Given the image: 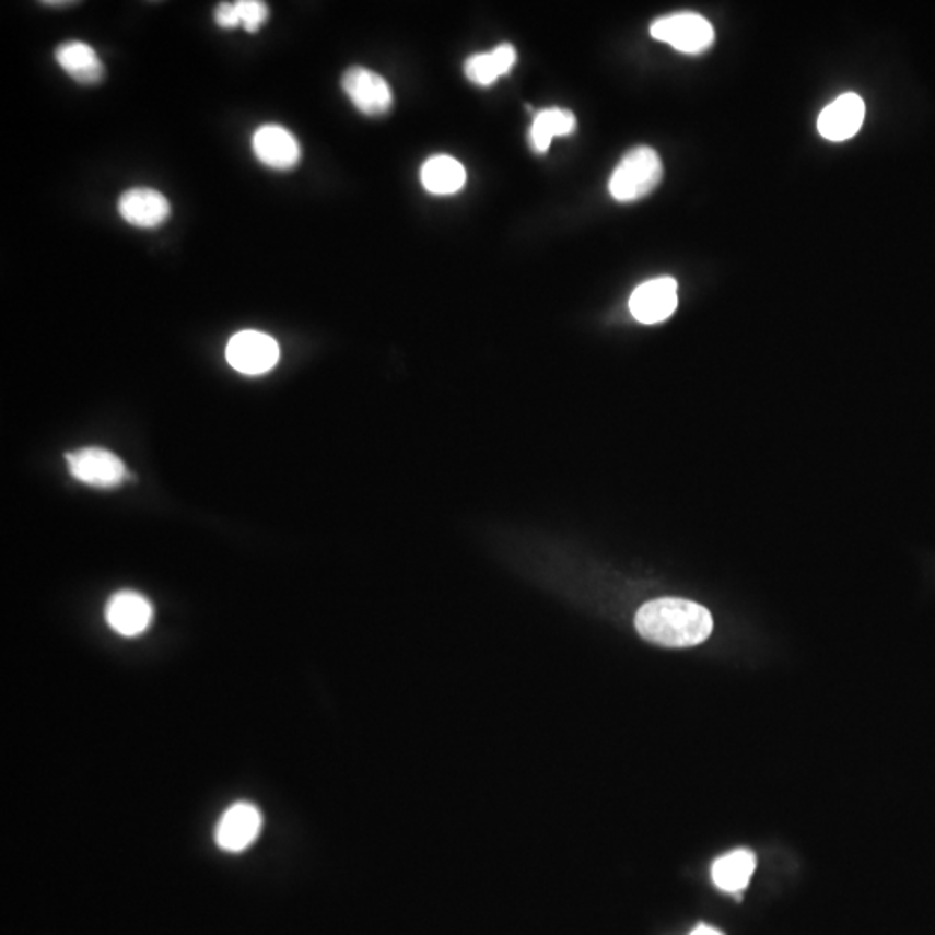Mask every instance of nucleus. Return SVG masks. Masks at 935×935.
<instances>
[{
  "instance_id": "nucleus-6",
  "label": "nucleus",
  "mask_w": 935,
  "mask_h": 935,
  "mask_svg": "<svg viewBox=\"0 0 935 935\" xmlns=\"http://www.w3.org/2000/svg\"><path fill=\"white\" fill-rule=\"evenodd\" d=\"M262 813L255 804L234 803L222 813L215 825V844L222 851L237 854L246 851L262 831Z\"/></svg>"
},
{
  "instance_id": "nucleus-4",
  "label": "nucleus",
  "mask_w": 935,
  "mask_h": 935,
  "mask_svg": "<svg viewBox=\"0 0 935 935\" xmlns=\"http://www.w3.org/2000/svg\"><path fill=\"white\" fill-rule=\"evenodd\" d=\"M68 470L77 482L96 489H113L125 482L127 468L117 454L101 447H83L67 454Z\"/></svg>"
},
{
  "instance_id": "nucleus-10",
  "label": "nucleus",
  "mask_w": 935,
  "mask_h": 935,
  "mask_svg": "<svg viewBox=\"0 0 935 935\" xmlns=\"http://www.w3.org/2000/svg\"><path fill=\"white\" fill-rule=\"evenodd\" d=\"M106 622L113 631L124 638L141 636L153 620L150 599L138 591H118L106 605Z\"/></svg>"
},
{
  "instance_id": "nucleus-21",
  "label": "nucleus",
  "mask_w": 935,
  "mask_h": 935,
  "mask_svg": "<svg viewBox=\"0 0 935 935\" xmlns=\"http://www.w3.org/2000/svg\"><path fill=\"white\" fill-rule=\"evenodd\" d=\"M46 5H68L73 4V2H44Z\"/></svg>"
},
{
  "instance_id": "nucleus-16",
  "label": "nucleus",
  "mask_w": 935,
  "mask_h": 935,
  "mask_svg": "<svg viewBox=\"0 0 935 935\" xmlns=\"http://www.w3.org/2000/svg\"><path fill=\"white\" fill-rule=\"evenodd\" d=\"M577 129L575 115L569 109H540L534 117L533 127L528 130V142L536 153L542 154L549 150L554 138H566Z\"/></svg>"
},
{
  "instance_id": "nucleus-13",
  "label": "nucleus",
  "mask_w": 935,
  "mask_h": 935,
  "mask_svg": "<svg viewBox=\"0 0 935 935\" xmlns=\"http://www.w3.org/2000/svg\"><path fill=\"white\" fill-rule=\"evenodd\" d=\"M55 58L59 68L80 85H97L106 75V68L96 50L85 42H62L56 47Z\"/></svg>"
},
{
  "instance_id": "nucleus-7",
  "label": "nucleus",
  "mask_w": 935,
  "mask_h": 935,
  "mask_svg": "<svg viewBox=\"0 0 935 935\" xmlns=\"http://www.w3.org/2000/svg\"><path fill=\"white\" fill-rule=\"evenodd\" d=\"M341 87L350 103L366 117H383L394 106L387 80L364 67H352L341 77Z\"/></svg>"
},
{
  "instance_id": "nucleus-20",
  "label": "nucleus",
  "mask_w": 935,
  "mask_h": 935,
  "mask_svg": "<svg viewBox=\"0 0 935 935\" xmlns=\"http://www.w3.org/2000/svg\"><path fill=\"white\" fill-rule=\"evenodd\" d=\"M690 935H723L720 931H715V928L706 927V925H700V927L694 928Z\"/></svg>"
},
{
  "instance_id": "nucleus-5",
  "label": "nucleus",
  "mask_w": 935,
  "mask_h": 935,
  "mask_svg": "<svg viewBox=\"0 0 935 935\" xmlns=\"http://www.w3.org/2000/svg\"><path fill=\"white\" fill-rule=\"evenodd\" d=\"M225 358L239 373L264 374L278 364V341L266 332L245 329L229 340Z\"/></svg>"
},
{
  "instance_id": "nucleus-14",
  "label": "nucleus",
  "mask_w": 935,
  "mask_h": 935,
  "mask_svg": "<svg viewBox=\"0 0 935 935\" xmlns=\"http://www.w3.org/2000/svg\"><path fill=\"white\" fill-rule=\"evenodd\" d=\"M516 50L512 44H501L491 52H482L466 59V79L480 87H489L515 67Z\"/></svg>"
},
{
  "instance_id": "nucleus-9",
  "label": "nucleus",
  "mask_w": 935,
  "mask_h": 935,
  "mask_svg": "<svg viewBox=\"0 0 935 935\" xmlns=\"http://www.w3.org/2000/svg\"><path fill=\"white\" fill-rule=\"evenodd\" d=\"M632 316L643 325H657L669 319L678 308V283L673 278H657L640 284L629 300Z\"/></svg>"
},
{
  "instance_id": "nucleus-15",
  "label": "nucleus",
  "mask_w": 935,
  "mask_h": 935,
  "mask_svg": "<svg viewBox=\"0 0 935 935\" xmlns=\"http://www.w3.org/2000/svg\"><path fill=\"white\" fill-rule=\"evenodd\" d=\"M421 184L432 195L447 196L461 191L466 171L461 163L447 154H436L421 166Z\"/></svg>"
},
{
  "instance_id": "nucleus-2",
  "label": "nucleus",
  "mask_w": 935,
  "mask_h": 935,
  "mask_svg": "<svg viewBox=\"0 0 935 935\" xmlns=\"http://www.w3.org/2000/svg\"><path fill=\"white\" fill-rule=\"evenodd\" d=\"M664 177V165L657 151L650 145H636L623 154L611 174L608 189L613 200L631 203L655 191Z\"/></svg>"
},
{
  "instance_id": "nucleus-17",
  "label": "nucleus",
  "mask_w": 935,
  "mask_h": 935,
  "mask_svg": "<svg viewBox=\"0 0 935 935\" xmlns=\"http://www.w3.org/2000/svg\"><path fill=\"white\" fill-rule=\"evenodd\" d=\"M756 869V856L747 849L729 852L712 866V880L726 892L744 890Z\"/></svg>"
},
{
  "instance_id": "nucleus-11",
  "label": "nucleus",
  "mask_w": 935,
  "mask_h": 935,
  "mask_svg": "<svg viewBox=\"0 0 935 935\" xmlns=\"http://www.w3.org/2000/svg\"><path fill=\"white\" fill-rule=\"evenodd\" d=\"M118 212L133 227L154 229L168 221L172 207L165 196L153 187H132L120 196Z\"/></svg>"
},
{
  "instance_id": "nucleus-19",
  "label": "nucleus",
  "mask_w": 935,
  "mask_h": 935,
  "mask_svg": "<svg viewBox=\"0 0 935 935\" xmlns=\"http://www.w3.org/2000/svg\"><path fill=\"white\" fill-rule=\"evenodd\" d=\"M213 17H215L217 26H221L224 30H233L242 26L239 16H237L236 2H221V4L217 5L215 11H213Z\"/></svg>"
},
{
  "instance_id": "nucleus-1",
  "label": "nucleus",
  "mask_w": 935,
  "mask_h": 935,
  "mask_svg": "<svg viewBox=\"0 0 935 935\" xmlns=\"http://www.w3.org/2000/svg\"><path fill=\"white\" fill-rule=\"evenodd\" d=\"M714 620L699 603L681 598H661L646 603L636 616V629L644 640L667 646H697L711 636Z\"/></svg>"
},
{
  "instance_id": "nucleus-8",
  "label": "nucleus",
  "mask_w": 935,
  "mask_h": 935,
  "mask_svg": "<svg viewBox=\"0 0 935 935\" xmlns=\"http://www.w3.org/2000/svg\"><path fill=\"white\" fill-rule=\"evenodd\" d=\"M255 159L272 171H293L302 159L299 139L281 125L267 124L258 127L252 138Z\"/></svg>"
},
{
  "instance_id": "nucleus-18",
  "label": "nucleus",
  "mask_w": 935,
  "mask_h": 935,
  "mask_svg": "<svg viewBox=\"0 0 935 935\" xmlns=\"http://www.w3.org/2000/svg\"><path fill=\"white\" fill-rule=\"evenodd\" d=\"M237 16L248 34H257L260 26L269 20V5L262 0H237Z\"/></svg>"
},
{
  "instance_id": "nucleus-3",
  "label": "nucleus",
  "mask_w": 935,
  "mask_h": 935,
  "mask_svg": "<svg viewBox=\"0 0 935 935\" xmlns=\"http://www.w3.org/2000/svg\"><path fill=\"white\" fill-rule=\"evenodd\" d=\"M650 34L655 40L669 44L674 49L685 55H700L714 44V28L705 17L690 11L658 17L650 26Z\"/></svg>"
},
{
  "instance_id": "nucleus-12",
  "label": "nucleus",
  "mask_w": 935,
  "mask_h": 935,
  "mask_svg": "<svg viewBox=\"0 0 935 935\" xmlns=\"http://www.w3.org/2000/svg\"><path fill=\"white\" fill-rule=\"evenodd\" d=\"M865 101L848 92L819 113L818 132L828 141L842 142L854 138L865 121Z\"/></svg>"
}]
</instances>
